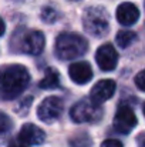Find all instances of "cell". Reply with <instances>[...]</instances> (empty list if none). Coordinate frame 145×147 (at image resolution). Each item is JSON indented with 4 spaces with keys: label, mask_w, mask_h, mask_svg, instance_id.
I'll list each match as a JSON object with an SVG mask.
<instances>
[{
    "label": "cell",
    "mask_w": 145,
    "mask_h": 147,
    "mask_svg": "<svg viewBox=\"0 0 145 147\" xmlns=\"http://www.w3.org/2000/svg\"><path fill=\"white\" fill-rule=\"evenodd\" d=\"M0 119H1V121H0V127H1V131L3 133H6L9 129H10V126H11V123H10V120H9V117L4 114V113H1L0 114Z\"/></svg>",
    "instance_id": "obj_17"
},
{
    "label": "cell",
    "mask_w": 145,
    "mask_h": 147,
    "mask_svg": "<svg viewBox=\"0 0 145 147\" xmlns=\"http://www.w3.org/2000/svg\"><path fill=\"white\" fill-rule=\"evenodd\" d=\"M142 111H144V116H145V104H144V107H142Z\"/></svg>",
    "instance_id": "obj_21"
},
{
    "label": "cell",
    "mask_w": 145,
    "mask_h": 147,
    "mask_svg": "<svg viewBox=\"0 0 145 147\" xmlns=\"http://www.w3.org/2000/svg\"><path fill=\"white\" fill-rule=\"evenodd\" d=\"M115 89H117V84H115L114 80H111V79H102V80L97 82L96 84H94V87L91 89L90 98L94 100L98 104H101V103L110 100V98L114 96Z\"/></svg>",
    "instance_id": "obj_10"
},
{
    "label": "cell",
    "mask_w": 145,
    "mask_h": 147,
    "mask_svg": "<svg viewBox=\"0 0 145 147\" xmlns=\"http://www.w3.org/2000/svg\"><path fill=\"white\" fill-rule=\"evenodd\" d=\"M141 147H145V139L142 140V142H141Z\"/></svg>",
    "instance_id": "obj_20"
},
{
    "label": "cell",
    "mask_w": 145,
    "mask_h": 147,
    "mask_svg": "<svg viewBox=\"0 0 145 147\" xmlns=\"http://www.w3.org/2000/svg\"><path fill=\"white\" fill-rule=\"evenodd\" d=\"M9 147H29V146L20 142V143H10V144H9Z\"/></svg>",
    "instance_id": "obj_19"
},
{
    "label": "cell",
    "mask_w": 145,
    "mask_h": 147,
    "mask_svg": "<svg viewBox=\"0 0 145 147\" xmlns=\"http://www.w3.org/2000/svg\"><path fill=\"white\" fill-rule=\"evenodd\" d=\"M101 147H124L122 143L120 140H115V139H108V140H104L101 143Z\"/></svg>",
    "instance_id": "obj_18"
},
{
    "label": "cell",
    "mask_w": 145,
    "mask_h": 147,
    "mask_svg": "<svg viewBox=\"0 0 145 147\" xmlns=\"http://www.w3.org/2000/svg\"><path fill=\"white\" fill-rule=\"evenodd\" d=\"M19 140L27 146H40L46 142V133L36 124L27 123L19 133Z\"/></svg>",
    "instance_id": "obj_9"
},
{
    "label": "cell",
    "mask_w": 145,
    "mask_h": 147,
    "mask_svg": "<svg viewBox=\"0 0 145 147\" xmlns=\"http://www.w3.org/2000/svg\"><path fill=\"white\" fill-rule=\"evenodd\" d=\"M135 39H137V34H135L134 32H131V30H121V32L117 33L115 42H117V45H118L120 47L127 49V47H130V46L134 43Z\"/></svg>",
    "instance_id": "obj_14"
},
{
    "label": "cell",
    "mask_w": 145,
    "mask_h": 147,
    "mask_svg": "<svg viewBox=\"0 0 145 147\" xmlns=\"http://www.w3.org/2000/svg\"><path fill=\"white\" fill-rule=\"evenodd\" d=\"M44 45H46V39L40 30H30L24 33L21 39V50L31 56L40 54L44 49Z\"/></svg>",
    "instance_id": "obj_8"
},
{
    "label": "cell",
    "mask_w": 145,
    "mask_h": 147,
    "mask_svg": "<svg viewBox=\"0 0 145 147\" xmlns=\"http://www.w3.org/2000/svg\"><path fill=\"white\" fill-rule=\"evenodd\" d=\"M88 50V42L77 33H61L55 40V54L61 60L83 57Z\"/></svg>",
    "instance_id": "obj_2"
},
{
    "label": "cell",
    "mask_w": 145,
    "mask_h": 147,
    "mask_svg": "<svg viewBox=\"0 0 145 147\" xmlns=\"http://www.w3.org/2000/svg\"><path fill=\"white\" fill-rule=\"evenodd\" d=\"M39 86H40V89H47V90L60 87V74H58V71H55L54 69H47L46 74L41 79Z\"/></svg>",
    "instance_id": "obj_13"
},
{
    "label": "cell",
    "mask_w": 145,
    "mask_h": 147,
    "mask_svg": "<svg viewBox=\"0 0 145 147\" xmlns=\"http://www.w3.org/2000/svg\"><path fill=\"white\" fill-rule=\"evenodd\" d=\"M70 116H71L73 121H76V123H94L101 119L102 109L94 100L83 98L71 107Z\"/></svg>",
    "instance_id": "obj_4"
},
{
    "label": "cell",
    "mask_w": 145,
    "mask_h": 147,
    "mask_svg": "<svg viewBox=\"0 0 145 147\" xmlns=\"http://www.w3.org/2000/svg\"><path fill=\"white\" fill-rule=\"evenodd\" d=\"M55 17H57L55 10H53V9H50V7L43 9V14H41V19H43V20H46V22H53V20H55Z\"/></svg>",
    "instance_id": "obj_15"
},
{
    "label": "cell",
    "mask_w": 145,
    "mask_h": 147,
    "mask_svg": "<svg viewBox=\"0 0 145 147\" xmlns=\"http://www.w3.org/2000/svg\"><path fill=\"white\" fill-rule=\"evenodd\" d=\"M68 74L76 84H86L93 79V69L87 61H76L68 67Z\"/></svg>",
    "instance_id": "obj_12"
},
{
    "label": "cell",
    "mask_w": 145,
    "mask_h": 147,
    "mask_svg": "<svg viewBox=\"0 0 145 147\" xmlns=\"http://www.w3.org/2000/svg\"><path fill=\"white\" fill-rule=\"evenodd\" d=\"M30 74L21 64L6 66L1 71V96L4 100L20 96L29 86Z\"/></svg>",
    "instance_id": "obj_1"
},
{
    "label": "cell",
    "mask_w": 145,
    "mask_h": 147,
    "mask_svg": "<svg viewBox=\"0 0 145 147\" xmlns=\"http://www.w3.org/2000/svg\"><path fill=\"white\" fill-rule=\"evenodd\" d=\"M115 17H117L118 23H121L124 26H132L140 19V10L134 3L125 1V3H121L117 7Z\"/></svg>",
    "instance_id": "obj_11"
},
{
    "label": "cell",
    "mask_w": 145,
    "mask_h": 147,
    "mask_svg": "<svg viewBox=\"0 0 145 147\" xmlns=\"http://www.w3.org/2000/svg\"><path fill=\"white\" fill-rule=\"evenodd\" d=\"M83 26L88 34L104 37L110 32V16L107 10L100 6L87 7L83 14Z\"/></svg>",
    "instance_id": "obj_3"
},
{
    "label": "cell",
    "mask_w": 145,
    "mask_h": 147,
    "mask_svg": "<svg viewBox=\"0 0 145 147\" xmlns=\"http://www.w3.org/2000/svg\"><path fill=\"white\" fill-rule=\"evenodd\" d=\"M96 61L102 71H112L118 64V53L110 43L100 46L96 53Z\"/></svg>",
    "instance_id": "obj_7"
},
{
    "label": "cell",
    "mask_w": 145,
    "mask_h": 147,
    "mask_svg": "<svg viewBox=\"0 0 145 147\" xmlns=\"http://www.w3.org/2000/svg\"><path fill=\"white\" fill-rule=\"evenodd\" d=\"M135 84L140 90L145 92V70L140 71L137 76H135Z\"/></svg>",
    "instance_id": "obj_16"
},
{
    "label": "cell",
    "mask_w": 145,
    "mask_h": 147,
    "mask_svg": "<svg viewBox=\"0 0 145 147\" xmlns=\"http://www.w3.org/2000/svg\"><path fill=\"white\" fill-rule=\"evenodd\" d=\"M137 126V116L130 106H120L114 116V129L121 134H128Z\"/></svg>",
    "instance_id": "obj_6"
},
{
    "label": "cell",
    "mask_w": 145,
    "mask_h": 147,
    "mask_svg": "<svg viewBox=\"0 0 145 147\" xmlns=\"http://www.w3.org/2000/svg\"><path fill=\"white\" fill-rule=\"evenodd\" d=\"M63 110H64L63 100L57 96H50L44 98L37 107V116L44 123H53L61 117Z\"/></svg>",
    "instance_id": "obj_5"
}]
</instances>
